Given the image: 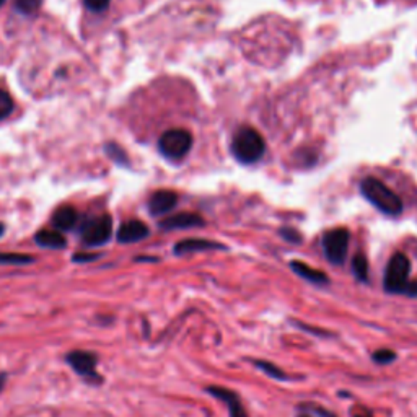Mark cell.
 <instances>
[{
    "label": "cell",
    "mask_w": 417,
    "mask_h": 417,
    "mask_svg": "<svg viewBox=\"0 0 417 417\" xmlns=\"http://www.w3.org/2000/svg\"><path fill=\"white\" fill-rule=\"evenodd\" d=\"M360 191L370 204H373L380 212L386 215H400L402 212V203L386 185L377 178H365L360 182Z\"/></svg>",
    "instance_id": "6da1fadb"
},
{
    "label": "cell",
    "mask_w": 417,
    "mask_h": 417,
    "mask_svg": "<svg viewBox=\"0 0 417 417\" xmlns=\"http://www.w3.org/2000/svg\"><path fill=\"white\" fill-rule=\"evenodd\" d=\"M264 140H262L259 133L255 129L241 128L233 135L232 153L240 163H245V165L256 163L264 155Z\"/></svg>",
    "instance_id": "7a4b0ae2"
},
{
    "label": "cell",
    "mask_w": 417,
    "mask_h": 417,
    "mask_svg": "<svg viewBox=\"0 0 417 417\" xmlns=\"http://www.w3.org/2000/svg\"><path fill=\"white\" fill-rule=\"evenodd\" d=\"M411 264L406 255L396 253L391 256L385 273V289L391 293H402L406 285L409 284Z\"/></svg>",
    "instance_id": "3957f363"
},
{
    "label": "cell",
    "mask_w": 417,
    "mask_h": 417,
    "mask_svg": "<svg viewBox=\"0 0 417 417\" xmlns=\"http://www.w3.org/2000/svg\"><path fill=\"white\" fill-rule=\"evenodd\" d=\"M193 147V135L185 129L167 130L158 140V148L167 158L180 160Z\"/></svg>",
    "instance_id": "277c9868"
},
{
    "label": "cell",
    "mask_w": 417,
    "mask_h": 417,
    "mask_svg": "<svg viewBox=\"0 0 417 417\" xmlns=\"http://www.w3.org/2000/svg\"><path fill=\"white\" fill-rule=\"evenodd\" d=\"M349 232L346 228L330 230L323 237V250L332 264H343L349 248Z\"/></svg>",
    "instance_id": "5b68a950"
},
{
    "label": "cell",
    "mask_w": 417,
    "mask_h": 417,
    "mask_svg": "<svg viewBox=\"0 0 417 417\" xmlns=\"http://www.w3.org/2000/svg\"><path fill=\"white\" fill-rule=\"evenodd\" d=\"M112 233V219L110 215H100L92 219L82 228V240L88 246H101L110 240Z\"/></svg>",
    "instance_id": "8992f818"
},
{
    "label": "cell",
    "mask_w": 417,
    "mask_h": 417,
    "mask_svg": "<svg viewBox=\"0 0 417 417\" xmlns=\"http://www.w3.org/2000/svg\"><path fill=\"white\" fill-rule=\"evenodd\" d=\"M67 362L70 367L74 368V372H77L80 377L85 378L88 382L98 383L101 382V377L96 372V355L93 352H87V350H74L67 355Z\"/></svg>",
    "instance_id": "52a82bcc"
},
{
    "label": "cell",
    "mask_w": 417,
    "mask_h": 417,
    "mask_svg": "<svg viewBox=\"0 0 417 417\" xmlns=\"http://www.w3.org/2000/svg\"><path fill=\"white\" fill-rule=\"evenodd\" d=\"M207 393L209 395H212L214 398H217V400H220L222 402H225V406L228 407V412H230V417H248L245 407H243L237 393H233L232 390H227V388H222V386H209Z\"/></svg>",
    "instance_id": "ba28073f"
},
{
    "label": "cell",
    "mask_w": 417,
    "mask_h": 417,
    "mask_svg": "<svg viewBox=\"0 0 417 417\" xmlns=\"http://www.w3.org/2000/svg\"><path fill=\"white\" fill-rule=\"evenodd\" d=\"M204 225V219L198 214L191 212H181L178 215H171L160 222V227L163 230H185V228H193Z\"/></svg>",
    "instance_id": "9c48e42d"
},
{
    "label": "cell",
    "mask_w": 417,
    "mask_h": 417,
    "mask_svg": "<svg viewBox=\"0 0 417 417\" xmlns=\"http://www.w3.org/2000/svg\"><path fill=\"white\" fill-rule=\"evenodd\" d=\"M178 203V196L173 191L162 189L152 194V198L148 201V210L152 215H163L168 214L175 207Z\"/></svg>",
    "instance_id": "30bf717a"
},
{
    "label": "cell",
    "mask_w": 417,
    "mask_h": 417,
    "mask_svg": "<svg viewBox=\"0 0 417 417\" xmlns=\"http://www.w3.org/2000/svg\"><path fill=\"white\" fill-rule=\"evenodd\" d=\"M148 237V227L140 220H129L119 227L118 240L121 243H135Z\"/></svg>",
    "instance_id": "8fae6325"
},
{
    "label": "cell",
    "mask_w": 417,
    "mask_h": 417,
    "mask_svg": "<svg viewBox=\"0 0 417 417\" xmlns=\"http://www.w3.org/2000/svg\"><path fill=\"white\" fill-rule=\"evenodd\" d=\"M207 250H225L223 245L217 241L201 240V238H189V240H182L175 246L176 255H186V253L194 251H207Z\"/></svg>",
    "instance_id": "7c38bea8"
},
{
    "label": "cell",
    "mask_w": 417,
    "mask_h": 417,
    "mask_svg": "<svg viewBox=\"0 0 417 417\" xmlns=\"http://www.w3.org/2000/svg\"><path fill=\"white\" fill-rule=\"evenodd\" d=\"M290 268H292V271L295 274H298L300 278L308 280V282H312V284L323 285V284L330 282V279H327V275L325 273L310 268V266L305 264V262L292 261V262H290Z\"/></svg>",
    "instance_id": "4fadbf2b"
},
{
    "label": "cell",
    "mask_w": 417,
    "mask_h": 417,
    "mask_svg": "<svg viewBox=\"0 0 417 417\" xmlns=\"http://www.w3.org/2000/svg\"><path fill=\"white\" fill-rule=\"evenodd\" d=\"M78 214L72 205H62L53 215V223L58 230H70L77 223Z\"/></svg>",
    "instance_id": "5bb4252c"
},
{
    "label": "cell",
    "mask_w": 417,
    "mask_h": 417,
    "mask_svg": "<svg viewBox=\"0 0 417 417\" xmlns=\"http://www.w3.org/2000/svg\"><path fill=\"white\" fill-rule=\"evenodd\" d=\"M35 240L40 246L51 248V250H62L67 245L64 235L58 230H41L35 235Z\"/></svg>",
    "instance_id": "9a60e30c"
},
{
    "label": "cell",
    "mask_w": 417,
    "mask_h": 417,
    "mask_svg": "<svg viewBox=\"0 0 417 417\" xmlns=\"http://www.w3.org/2000/svg\"><path fill=\"white\" fill-rule=\"evenodd\" d=\"M256 368H259L261 372H264L268 377L274 378V380H287V375H285L279 367H275L274 364L266 362V360H253Z\"/></svg>",
    "instance_id": "2e32d148"
},
{
    "label": "cell",
    "mask_w": 417,
    "mask_h": 417,
    "mask_svg": "<svg viewBox=\"0 0 417 417\" xmlns=\"http://www.w3.org/2000/svg\"><path fill=\"white\" fill-rule=\"evenodd\" d=\"M33 261H35V257L22 255V253H0V264L23 266V264H30Z\"/></svg>",
    "instance_id": "e0dca14e"
},
{
    "label": "cell",
    "mask_w": 417,
    "mask_h": 417,
    "mask_svg": "<svg viewBox=\"0 0 417 417\" xmlns=\"http://www.w3.org/2000/svg\"><path fill=\"white\" fill-rule=\"evenodd\" d=\"M352 271H354V275L360 280V282H365V280L368 279L367 257H365L364 255L355 256L354 261H352Z\"/></svg>",
    "instance_id": "ac0fdd59"
},
{
    "label": "cell",
    "mask_w": 417,
    "mask_h": 417,
    "mask_svg": "<svg viewBox=\"0 0 417 417\" xmlns=\"http://www.w3.org/2000/svg\"><path fill=\"white\" fill-rule=\"evenodd\" d=\"M13 98L7 92L0 90V121L6 119L13 111Z\"/></svg>",
    "instance_id": "d6986e66"
},
{
    "label": "cell",
    "mask_w": 417,
    "mask_h": 417,
    "mask_svg": "<svg viewBox=\"0 0 417 417\" xmlns=\"http://www.w3.org/2000/svg\"><path fill=\"white\" fill-rule=\"evenodd\" d=\"M17 10L25 13V15H33L37 12L41 6V0H17Z\"/></svg>",
    "instance_id": "ffe728a7"
},
{
    "label": "cell",
    "mask_w": 417,
    "mask_h": 417,
    "mask_svg": "<svg viewBox=\"0 0 417 417\" xmlns=\"http://www.w3.org/2000/svg\"><path fill=\"white\" fill-rule=\"evenodd\" d=\"M106 152H108V155H110L112 158V160L121 163V165L128 163V157H126L124 150L121 148V147H118V145H116V144H108L106 145Z\"/></svg>",
    "instance_id": "44dd1931"
},
{
    "label": "cell",
    "mask_w": 417,
    "mask_h": 417,
    "mask_svg": "<svg viewBox=\"0 0 417 417\" xmlns=\"http://www.w3.org/2000/svg\"><path fill=\"white\" fill-rule=\"evenodd\" d=\"M395 359H396V354L393 352V350H388V349H380L373 354V360L380 365L391 364Z\"/></svg>",
    "instance_id": "7402d4cb"
},
{
    "label": "cell",
    "mask_w": 417,
    "mask_h": 417,
    "mask_svg": "<svg viewBox=\"0 0 417 417\" xmlns=\"http://www.w3.org/2000/svg\"><path fill=\"white\" fill-rule=\"evenodd\" d=\"M111 0H85V6L90 8L92 12H103L110 6Z\"/></svg>",
    "instance_id": "603a6c76"
},
{
    "label": "cell",
    "mask_w": 417,
    "mask_h": 417,
    "mask_svg": "<svg viewBox=\"0 0 417 417\" xmlns=\"http://www.w3.org/2000/svg\"><path fill=\"white\" fill-rule=\"evenodd\" d=\"M280 233H282V237L290 243H300V241H302V237H300L295 230H292V228H284V230Z\"/></svg>",
    "instance_id": "cb8c5ba5"
},
{
    "label": "cell",
    "mask_w": 417,
    "mask_h": 417,
    "mask_svg": "<svg viewBox=\"0 0 417 417\" xmlns=\"http://www.w3.org/2000/svg\"><path fill=\"white\" fill-rule=\"evenodd\" d=\"M98 255H90V253H78V255H74V261L75 262H88L96 259Z\"/></svg>",
    "instance_id": "d4e9b609"
},
{
    "label": "cell",
    "mask_w": 417,
    "mask_h": 417,
    "mask_svg": "<svg viewBox=\"0 0 417 417\" xmlns=\"http://www.w3.org/2000/svg\"><path fill=\"white\" fill-rule=\"evenodd\" d=\"M405 295H407V297H412V298H417V282H409L406 285L405 292H402Z\"/></svg>",
    "instance_id": "484cf974"
},
{
    "label": "cell",
    "mask_w": 417,
    "mask_h": 417,
    "mask_svg": "<svg viewBox=\"0 0 417 417\" xmlns=\"http://www.w3.org/2000/svg\"><path fill=\"white\" fill-rule=\"evenodd\" d=\"M6 383H7V375L6 373H0V391L3 390Z\"/></svg>",
    "instance_id": "4316f807"
},
{
    "label": "cell",
    "mask_w": 417,
    "mask_h": 417,
    "mask_svg": "<svg viewBox=\"0 0 417 417\" xmlns=\"http://www.w3.org/2000/svg\"><path fill=\"white\" fill-rule=\"evenodd\" d=\"M354 417H372L370 414H355Z\"/></svg>",
    "instance_id": "83f0119b"
},
{
    "label": "cell",
    "mask_w": 417,
    "mask_h": 417,
    "mask_svg": "<svg viewBox=\"0 0 417 417\" xmlns=\"http://www.w3.org/2000/svg\"><path fill=\"white\" fill-rule=\"evenodd\" d=\"M2 233H3V225H0V237H2Z\"/></svg>",
    "instance_id": "f1b7e54d"
},
{
    "label": "cell",
    "mask_w": 417,
    "mask_h": 417,
    "mask_svg": "<svg viewBox=\"0 0 417 417\" xmlns=\"http://www.w3.org/2000/svg\"><path fill=\"white\" fill-rule=\"evenodd\" d=\"M3 2H6V0H0V7H2V6H3Z\"/></svg>",
    "instance_id": "f546056e"
},
{
    "label": "cell",
    "mask_w": 417,
    "mask_h": 417,
    "mask_svg": "<svg viewBox=\"0 0 417 417\" xmlns=\"http://www.w3.org/2000/svg\"><path fill=\"white\" fill-rule=\"evenodd\" d=\"M300 417H310V416H300Z\"/></svg>",
    "instance_id": "4dcf8cb0"
}]
</instances>
